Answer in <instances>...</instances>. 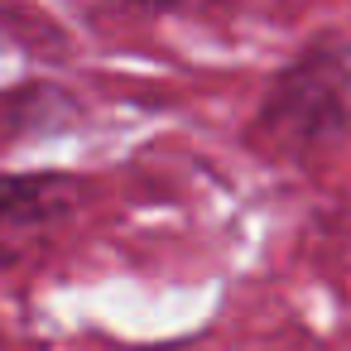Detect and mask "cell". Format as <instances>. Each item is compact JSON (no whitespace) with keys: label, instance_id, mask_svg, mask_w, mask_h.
Here are the masks:
<instances>
[{"label":"cell","instance_id":"obj_1","mask_svg":"<svg viewBox=\"0 0 351 351\" xmlns=\"http://www.w3.org/2000/svg\"><path fill=\"white\" fill-rule=\"evenodd\" d=\"M351 130V49L308 44L260 97L255 140L284 159H313Z\"/></svg>","mask_w":351,"mask_h":351},{"label":"cell","instance_id":"obj_3","mask_svg":"<svg viewBox=\"0 0 351 351\" xmlns=\"http://www.w3.org/2000/svg\"><path fill=\"white\" fill-rule=\"evenodd\" d=\"M130 5H140V10H149V15H169V10L193 5V0H130Z\"/></svg>","mask_w":351,"mask_h":351},{"label":"cell","instance_id":"obj_2","mask_svg":"<svg viewBox=\"0 0 351 351\" xmlns=\"http://www.w3.org/2000/svg\"><path fill=\"white\" fill-rule=\"evenodd\" d=\"M68 173H0V265H15L25 236H44L73 212Z\"/></svg>","mask_w":351,"mask_h":351}]
</instances>
